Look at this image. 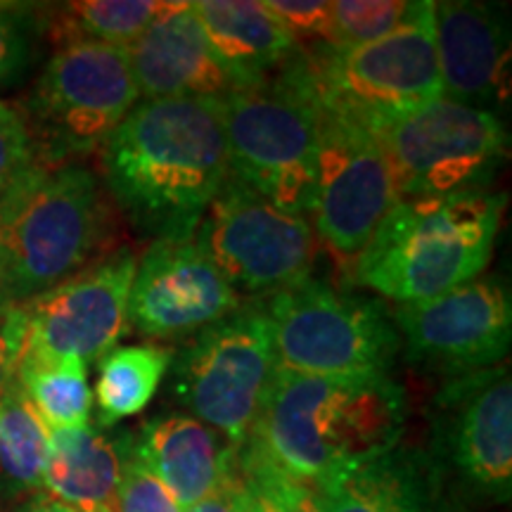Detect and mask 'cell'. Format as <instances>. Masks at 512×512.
<instances>
[{
    "instance_id": "cell-1",
    "label": "cell",
    "mask_w": 512,
    "mask_h": 512,
    "mask_svg": "<svg viewBox=\"0 0 512 512\" xmlns=\"http://www.w3.org/2000/svg\"><path fill=\"white\" fill-rule=\"evenodd\" d=\"M102 188L138 233L188 240L230 176L221 100H143L100 147Z\"/></svg>"
},
{
    "instance_id": "cell-2",
    "label": "cell",
    "mask_w": 512,
    "mask_h": 512,
    "mask_svg": "<svg viewBox=\"0 0 512 512\" xmlns=\"http://www.w3.org/2000/svg\"><path fill=\"white\" fill-rule=\"evenodd\" d=\"M406 418V392L392 375L323 377L278 368L249 439L287 477L316 486L399 446Z\"/></svg>"
},
{
    "instance_id": "cell-3",
    "label": "cell",
    "mask_w": 512,
    "mask_h": 512,
    "mask_svg": "<svg viewBox=\"0 0 512 512\" xmlns=\"http://www.w3.org/2000/svg\"><path fill=\"white\" fill-rule=\"evenodd\" d=\"M105 195L86 164L36 162L0 197V311L29 304L110 252Z\"/></svg>"
},
{
    "instance_id": "cell-4",
    "label": "cell",
    "mask_w": 512,
    "mask_h": 512,
    "mask_svg": "<svg viewBox=\"0 0 512 512\" xmlns=\"http://www.w3.org/2000/svg\"><path fill=\"white\" fill-rule=\"evenodd\" d=\"M503 209L505 195L489 188L399 200L356 256L354 280L396 304L477 280L494 252Z\"/></svg>"
},
{
    "instance_id": "cell-5",
    "label": "cell",
    "mask_w": 512,
    "mask_h": 512,
    "mask_svg": "<svg viewBox=\"0 0 512 512\" xmlns=\"http://www.w3.org/2000/svg\"><path fill=\"white\" fill-rule=\"evenodd\" d=\"M280 76L320 114L380 131L441 98L434 3L415 0L406 22L377 41L316 55L297 53Z\"/></svg>"
},
{
    "instance_id": "cell-6",
    "label": "cell",
    "mask_w": 512,
    "mask_h": 512,
    "mask_svg": "<svg viewBox=\"0 0 512 512\" xmlns=\"http://www.w3.org/2000/svg\"><path fill=\"white\" fill-rule=\"evenodd\" d=\"M138 102L126 48L67 43L43 64L19 114L38 162L81 164L100 152Z\"/></svg>"
},
{
    "instance_id": "cell-7",
    "label": "cell",
    "mask_w": 512,
    "mask_h": 512,
    "mask_svg": "<svg viewBox=\"0 0 512 512\" xmlns=\"http://www.w3.org/2000/svg\"><path fill=\"white\" fill-rule=\"evenodd\" d=\"M264 309L273 325L278 368L323 377L392 375L401 339L380 299L311 275L271 294Z\"/></svg>"
},
{
    "instance_id": "cell-8",
    "label": "cell",
    "mask_w": 512,
    "mask_h": 512,
    "mask_svg": "<svg viewBox=\"0 0 512 512\" xmlns=\"http://www.w3.org/2000/svg\"><path fill=\"white\" fill-rule=\"evenodd\" d=\"M171 394L192 418L242 446L264 413L278 373L271 318L261 302L240 304L230 316L192 335L174 354Z\"/></svg>"
},
{
    "instance_id": "cell-9",
    "label": "cell",
    "mask_w": 512,
    "mask_h": 512,
    "mask_svg": "<svg viewBox=\"0 0 512 512\" xmlns=\"http://www.w3.org/2000/svg\"><path fill=\"white\" fill-rule=\"evenodd\" d=\"M228 171L264 200L309 219L320 112L285 76L221 100Z\"/></svg>"
},
{
    "instance_id": "cell-10",
    "label": "cell",
    "mask_w": 512,
    "mask_h": 512,
    "mask_svg": "<svg viewBox=\"0 0 512 512\" xmlns=\"http://www.w3.org/2000/svg\"><path fill=\"white\" fill-rule=\"evenodd\" d=\"M399 200L486 190L505 164L510 133L494 112L437 98L375 131Z\"/></svg>"
},
{
    "instance_id": "cell-11",
    "label": "cell",
    "mask_w": 512,
    "mask_h": 512,
    "mask_svg": "<svg viewBox=\"0 0 512 512\" xmlns=\"http://www.w3.org/2000/svg\"><path fill=\"white\" fill-rule=\"evenodd\" d=\"M200 245L235 290L271 294L311 278L318 240L309 219L278 209L228 176L195 230Z\"/></svg>"
},
{
    "instance_id": "cell-12",
    "label": "cell",
    "mask_w": 512,
    "mask_h": 512,
    "mask_svg": "<svg viewBox=\"0 0 512 512\" xmlns=\"http://www.w3.org/2000/svg\"><path fill=\"white\" fill-rule=\"evenodd\" d=\"M434 484L453 479L482 501L508 503L512 496V382L510 368L453 377L432 403Z\"/></svg>"
},
{
    "instance_id": "cell-13",
    "label": "cell",
    "mask_w": 512,
    "mask_h": 512,
    "mask_svg": "<svg viewBox=\"0 0 512 512\" xmlns=\"http://www.w3.org/2000/svg\"><path fill=\"white\" fill-rule=\"evenodd\" d=\"M399 202L392 166L375 133L320 114L313 233L339 261L354 264L389 209Z\"/></svg>"
},
{
    "instance_id": "cell-14",
    "label": "cell",
    "mask_w": 512,
    "mask_h": 512,
    "mask_svg": "<svg viewBox=\"0 0 512 512\" xmlns=\"http://www.w3.org/2000/svg\"><path fill=\"white\" fill-rule=\"evenodd\" d=\"M401 351L422 373L446 380L505 361L512 339V297L501 278H477L392 311Z\"/></svg>"
},
{
    "instance_id": "cell-15",
    "label": "cell",
    "mask_w": 512,
    "mask_h": 512,
    "mask_svg": "<svg viewBox=\"0 0 512 512\" xmlns=\"http://www.w3.org/2000/svg\"><path fill=\"white\" fill-rule=\"evenodd\" d=\"M136 264L131 249L119 247L19 306L24 325L19 358L34 354L76 358L86 366L98 363L117 347L126 330V306Z\"/></svg>"
},
{
    "instance_id": "cell-16",
    "label": "cell",
    "mask_w": 512,
    "mask_h": 512,
    "mask_svg": "<svg viewBox=\"0 0 512 512\" xmlns=\"http://www.w3.org/2000/svg\"><path fill=\"white\" fill-rule=\"evenodd\" d=\"M240 304V292L195 238L152 240L136 264L126 328L150 339L192 337Z\"/></svg>"
},
{
    "instance_id": "cell-17",
    "label": "cell",
    "mask_w": 512,
    "mask_h": 512,
    "mask_svg": "<svg viewBox=\"0 0 512 512\" xmlns=\"http://www.w3.org/2000/svg\"><path fill=\"white\" fill-rule=\"evenodd\" d=\"M434 38L441 98L501 112L510 98L508 10L479 0H441L434 3Z\"/></svg>"
},
{
    "instance_id": "cell-18",
    "label": "cell",
    "mask_w": 512,
    "mask_h": 512,
    "mask_svg": "<svg viewBox=\"0 0 512 512\" xmlns=\"http://www.w3.org/2000/svg\"><path fill=\"white\" fill-rule=\"evenodd\" d=\"M140 98L223 100L235 91L190 3H164L155 22L126 48Z\"/></svg>"
},
{
    "instance_id": "cell-19",
    "label": "cell",
    "mask_w": 512,
    "mask_h": 512,
    "mask_svg": "<svg viewBox=\"0 0 512 512\" xmlns=\"http://www.w3.org/2000/svg\"><path fill=\"white\" fill-rule=\"evenodd\" d=\"M133 451L183 512L221 484L238 446L188 413H164L140 425Z\"/></svg>"
},
{
    "instance_id": "cell-20",
    "label": "cell",
    "mask_w": 512,
    "mask_h": 512,
    "mask_svg": "<svg viewBox=\"0 0 512 512\" xmlns=\"http://www.w3.org/2000/svg\"><path fill=\"white\" fill-rule=\"evenodd\" d=\"M190 8L235 91L275 81L297 55L290 34L264 0H200Z\"/></svg>"
},
{
    "instance_id": "cell-21",
    "label": "cell",
    "mask_w": 512,
    "mask_h": 512,
    "mask_svg": "<svg viewBox=\"0 0 512 512\" xmlns=\"http://www.w3.org/2000/svg\"><path fill=\"white\" fill-rule=\"evenodd\" d=\"M133 434L88 422L50 432L43 491L76 512H114Z\"/></svg>"
},
{
    "instance_id": "cell-22",
    "label": "cell",
    "mask_w": 512,
    "mask_h": 512,
    "mask_svg": "<svg viewBox=\"0 0 512 512\" xmlns=\"http://www.w3.org/2000/svg\"><path fill=\"white\" fill-rule=\"evenodd\" d=\"M311 489L323 512H425L437 484L427 456L399 444Z\"/></svg>"
},
{
    "instance_id": "cell-23",
    "label": "cell",
    "mask_w": 512,
    "mask_h": 512,
    "mask_svg": "<svg viewBox=\"0 0 512 512\" xmlns=\"http://www.w3.org/2000/svg\"><path fill=\"white\" fill-rule=\"evenodd\" d=\"M166 0H76L41 5L43 36L55 48L67 43H105L128 48L164 10Z\"/></svg>"
},
{
    "instance_id": "cell-24",
    "label": "cell",
    "mask_w": 512,
    "mask_h": 512,
    "mask_svg": "<svg viewBox=\"0 0 512 512\" xmlns=\"http://www.w3.org/2000/svg\"><path fill=\"white\" fill-rule=\"evenodd\" d=\"M174 363V351L162 344H128L114 347L98 361L95 406L100 427H114L147 408L164 375Z\"/></svg>"
},
{
    "instance_id": "cell-25",
    "label": "cell",
    "mask_w": 512,
    "mask_h": 512,
    "mask_svg": "<svg viewBox=\"0 0 512 512\" xmlns=\"http://www.w3.org/2000/svg\"><path fill=\"white\" fill-rule=\"evenodd\" d=\"M48 451L50 430L15 380L0 396V496L41 494Z\"/></svg>"
},
{
    "instance_id": "cell-26",
    "label": "cell",
    "mask_w": 512,
    "mask_h": 512,
    "mask_svg": "<svg viewBox=\"0 0 512 512\" xmlns=\"http://www.w3.org/2000/svg\"><path fill=\"white\" fill-rule=\"evenodd\" d=\"M15 380L50 432L79 430L91 422L93 389L86 363L24 354L17 363Z\"/></svg>"
},
{
    "instance_id": "cell-27",
    "label": "cell",
    "mask_w": 512,
    "mask_h": 512,
    "mask_svg": "<svg viewBox=\"0 0 512 512\" xmlns=\"http://www.w3.org/2000/svg\"><path fill=\"white\" fill-rule=\"evenodd\" d=\"M41 38V5L0 0V88L27 74Z\"/></svg>"
},
{
    "instance_id": "cell-28",
    "label": "cell",
    "mask_w": 512,
    "mask_h": 512,
    "mask_svg": "<svg viewBox=\"0 0 512 512\" xmlns=\"http://www.w3.org/2000/svg\"><path fill=\"white\" fill-rule=\"evenodd\" d=\"M406 0H335V34L339 48H356L392 34L411 15Z\"/></svg>"
},
{
    "instance_id": "cell-29",
    "label": "cell",
    "mask_w": 512,
    "mask_h": 512,
    "mask_svg": "<svg viewBox=\"0 0 512 512\" xmlns=\"http://www.w3.org/2000/svg\"><path fill=\"white\" fill-rule=\"evenodd\" d=\"M266 8L278 17L299 55H316L335 50V17L328 0H264Z\"/></svg>"
},
{
    "instance_id": "cell-30",
    "label": "cell",
    "mask_w": 512,
    "mask_h": 512,
    "mask_svg": "<svg viewBox=\"0 0 512 512\" xmlns=\"http://www.w3.org/2000/svg\"><path fill=\"white\" fill-rule=\"evenodd\" d=\"M240 467L247 472L254 482H259L271 496V501L278 512H323L320 510L316 491L309 484L297 482L287 477L283 470H278L259 448L254 446L252 439L238 446Z\"/></svg>"
},
{
    "instance_id": "cell-31",
    "label": "cell",
    "mask_w": 512,
    "mask_h": 512,
    "mask_svg": "<svg viewBox=\"0 0 512 512\" xmlns=\"http://www.w3.org/2000/svg\"><path fill=\"white\" fill-rule=\"evenodd\" d=\"M114 512H181V508L176 505L174 496L166 491V486L147 470V465L131 448V456L124 465V475H121L117 510Z\"/></svg>"
},
{
    "instance_id": "cell-32",
    "label": "cell",
    "mask_w": 512,
    "mask_h": 512,
    "mask_svg": "<svg viewBox=\"0 0 512 512\" xmlns=\"http://www.w3.org/2000/svg\"><path fill=\"white\" fill-rule=\"evenodd\" d=\"M38 162L17 107L0 100V197Z\"/></svg>"
},
{
    "instance_id": "cell-33",
    "label": "cell",
    "mask_w": 512,
    "mask_h": 512,
    "mask_svg": "<svg viewBox=\"0 0 512 512\" xmlns=\"http://www.w3.org/2000/svg\"><path fill=\"white\" fill-rule=\"evenodd\" d=\"M245 501H247V482L240 470L238 453H235L233 465H230L226 477L221 479V484L216 486L209 496H204L202 501L190 505V508L183 512H242Z\"/></svg>"
},
{
    "instance_id": "cell-34",
    "label": "cell",
    "mask_w": 512,
    "mask_h": 512,
    "mask_svg": "<svg viewBox=\"0 0 512 512\" xmlns=\"http://www.w3.org/2000/svg\"><path fill=\"white\" fill-rule=\"evenodd\" d=\"M24 344V325L19 309L0 311V396L15 382L17 361Z\"/></svg>"
},
{
    "instance_id": "cell-35",
    "label": "cell",
    "mask_w": 512,
    "mask_h": 512,
    "mask_svg": "<svg viewBox=\"0 0 512 512\" xmlns=\"http://www.w3.org/2000/svg\"><path fill=\"white\" fill-rule=\"evenodd\" d=\"M242 475H245V482H247V501H245V508H242V512H278L271 501V496L266 494L264 486H261L259 482H254V479L249 477L245 470H242Z\"/></svg>"
},
{
    "instance_id": "cell-36",
    "label": "cell",
    "mask_w": 512,
    "mask_h": 512,
    "mask_svg": "<svg viewBox=\"0 0 512 512\" xmlns=\"http://www.w3.org/2000/svg\"><path fill=\"white\" fill-rule=\"evenodd\" d=\"M19 512H76V510L60 503L57 498L48 496L46 491H41V494L31 496L24 505H19Z\"/></svg>"
},
{
    "instance_id": "cell-37",
    "label": "cell",
    "mask_w": 512,
    "mask_h": 512,
    "mask_svg": "<svg viewBox=\"0 0 512 512\" xmlns=\"http://www.w3.org/2000/svg\"><path fill=\"white\" fill-rule=\"evenodd\" d=\"M425 512H465V510L453 508V505H446V503H439L437 498H434V501H432L430 505H427Z\"/></svg>"
},
{
    "instance_id": "cell-38",
    "label": "cell",
    "mask_w": 512,
    "mask_h": 512,
    "mask_svg": "<svg viewBox=\"0 0 512 512\" xmlns=\"http://www.w3.org/2000/svg\"><path fill=\"white\" fill-rule=\"evenodd\" d=\"M10 498H3V496H0V512H19V505H17V508H10Z\"/></svg>"
}]
</instances>
